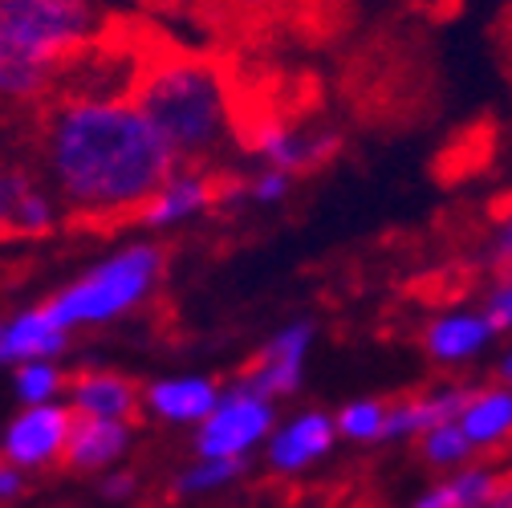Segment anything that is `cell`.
Instances as JSON below:
<instances>
[{"mask_svg": "<svg viewBox=\"0 0 512 508\" xmlns=\"http://www.w3.org/2000/svg\"><path fill=\"white\" fill-rule=\"evenodd\" d=\"M41 163L61 204L82 220H126L179 171L175 151L135 98H66L45 114Z\"/></svg>", "mask_w": 512, "mask_h": 508, "instance_id": "cell-1", "label": "cell"}, {"mask_svg": "<svg viewBox=\"0 0 512 508\" xmlns=\"http://www.w3.org/2000/svg\"><path fill=\"white\" fill-rule=\"evenodd\" d=\"M131 98L179 163L208 159L232 139L228 78L204 57H159L139 74Z\"/></svg>", "mask_w": 512, "mask_h": 508, "instance_id": "cell-2", "label": "cell"}, {"mask_svg": "<svg viewBox=\"0 0 512 508\" xmlns=\"http://www.w3.org/2000/svg\"><path fill=\"white\" fill-rule=\"evenodd\" d=\"M102 25L98 0H0V90L37 98Z\"/></svg>", "mask_w": 512, "mask_h": 508, "instance_id": "cell-3", "label": "cell"}, {"mask_svg": "<svg viewBox=\"0 0 512 508\" xmlns=\"http://www.w3.org/2000/svg\"><path fill=\"white\" fill-rule=\"evenodd\" d=\"M163 273V252L155 244H126L110 252L106 261L90 265L78 281L57 289L45 305L66 330L78 326H106L114 317L139 309Z\"/></svg>", "mask_w": 512, "mask_h": 508, "instance_id": "cell-4", "label": "cell"}, {"mask_svg": "<svg viewBox=\"0 0 512 508\" xmlns=\"http://www.w3.org/2000/svg\"><path fill=\"white\" fill-rule=\"evenodd\" d=\"M273 431H277L273 399L236 383L224 391L220 407L196 427V456L200 460H248L256 448H269Z\"/></svg>", "mask_w": 512, "mask_h": 508, "instance_id": "cell-5", "label": "cell"}, {"mask_svg": "<svg viewBox=\"0 0 512 508\" xmlns=\"http://www.w3.org/2000/svg\"><path fill=\"white\" fill-rule=\"evenodd\" d=\"M74 407L70 403H49V407H21L0 439V452L5 464L33 472V468H49L57 460H66L70 452V435H74Z\"/></svg>", "mask_w": 512, "mask_h": 508, "instance_id": "cell-6", "label": "cell"}, {"mask_svg": "<svg viewBox=\"0 0 512 508\" xmlns=\"http://www.w3.org/2000/svg\"><path fill=\"white\" fill-rule=\"evenodd\" d=\"M313 322H289L281 326L265 350L256 354L252 370L240 378L244 387H252L256 395H265V399H289L297 387H301V378H305V358H309V346H313Z\"/></svg>", "mask_w": 512, "mask_h": 508, "instance_id": "cell-7", "label": "cell"}, {"mask_svg": "<svg viewBox=\"0 0 512 508\" xmlns=\"http://www.w3.org/2000/svg\"><path fill=\"white\" fill-rule=\"evenodd\" d=\"M338 439H342V435H338V419H334V415H326V411H301V415L277 423L265 456H269V468H273V472L297 476V472H305L309 464L326 460Z\"/></svg>", "mask_w": 512, "mask_h": 508, "instance_id": "cell-8", "label": "cell"}, {"mask_svg": "<svg viewBox=\"0 0 512 508\" xmlns=\"http://www.w3.org/2000/svg\"><path fill=\"white\" fill-rule=\"evenodd\" d=\"M70 346V330L57 322L49 305H33L13 313L0 326V362L5 366H25V362H57Z\"/></svg>", "mask_w": 512, "mask_h": 508, "instance_id": "cell-9", "label": "cell"}, {"mask_svg": "<svg viewBox=\"0 0 512 508\" xmlns=\"http://www.w3.org/2000/svg\"><path fill=\"white\" fill-rule=\"evenodd\" d=\"M248 147L261 155L269 167L293 175V171H309L317 163H326L338 151V135H330V131H297V126L265 118V122L252 126Z\"/></svg>", "mask_w": 512, "mask_h": 508, "instance_id": "cell-10", "label": "cell"}, {"mask_svg": "<svg viewBox=\"0 0 512 508\" xmlns=\"http://www.w3.org/2000/svg\"><path fill=\"white\" fill-rule=\"evenodd\" d=\"M224 391L204 374H175V378H155L143 391V407L163 419V423H179V427H200L216 407H220Z\"/></svg>", "mask_w": 512, "mask_h": 508, "instance_id": "cell-11", "label": "cell"}, {"mask_svg": "<svg viewBox=\"0 0 512 508\" xmlns=\"http://www.w3.org/2000/svg\"><path fill=\"white\" fill-rule=\"evenodd\" d=\"M216 200H220V187H216L208 175H200V171H175V175L159 187V192H155V200L139 212V224L151 228V232L179 228V224H187V220L204 216Z\"/></svg>", "mask_w": 512, "mask_h": 508, "instance_id": "cell-12", "label": "cell"}, {"mask_svg": "<svg viewBox=\"0 0 512 508\" xmlns=\"http://www.w3.org/2000/svg\"><path fill=\"white\" fill-rule=\"evenodd\" d=\"M492 338H496V330H492L484 309L480 313L476 309H452V313H439L423 330V350L443 366H460V362H472L476 354H484Z\"/></svg>", "mask_w": 512, "mask_h": 508, "instance_id": "cell-13", "label": "cell"}, {"mask_svg": "<svg viewBox=\"0 0 512 508\" xmlns=\"http://www.w3.org/2000/svg\"><path fill=\"white\" fill-rule=\"evenodd\" d=\"M143 395L131 378L110 370H82L70 383V407L78 419H126L139 411Z\"/></svg>", "mask_w": 512, "mask_h": 508, "instance_id": "cell-14", "label": "cell"}, {"mask_svg": "<svg viewBox=\"0 0 512 508\" xmlns=\"http://www.w3.org/2000/svg\"><path fill=\"white\" fill-rule=\"evenodd\" d=\"M131 423L126 419H78L70 435V468L78 472H114V464L131 452Z\"/></svg>", "mask_w": 512, "mask_h": 508, "instance_id": "cell-15", "label": "cell"}, {"mask_svg": "<svg viewBox=\"0 0 512 508\" xmlns=\"http://www.w3.org/2000/svg\"><path fill=\"white\" fill-rule=\"evenodd\" d=\"M0 212H5V228L13 236H45L57 228V200L21 171H9L0 183Z\"/></svg>", "mask_w": 512, "mask_h": 508, "instance_id": "cell-16", "label": "cell"}, {"mask_svg": "<svg viewBox=\"0 0 512 508\" xmlns=\"http://www.w3.org/2000/svg\"><path fill=\"white\" fill-rule=\"evenodd\" d=\"M464 435L476 448H496V443L512 439V387H484L472 395L464 419Z\"/></svg>", "mask_w": 512, "mask_h": 508, "instance_id": "cell-17", "label": "cell"}, {"mask_svg": "<svg viewBox=\"0 0 512 508\" xmlns=\"http://www.w3.org/2000/svg\"><path fill=\"white\" fill-rule=\"evenodd\" d=\"M13 395L21 407H49L61 403V395H70L66 370L57 362H25L13 370Z\"/></svg>", "mask_w": 512, "mask_h": 508, "instance_id": "cell-18", "label": "cell"}, {"mask_svg": "<svg viewBox=\"0 0 512 508\" xmlns=\"http://www.w3.org/2000/svg\"><path fill=\"white\" fill-rule=\"evenodd\" d=\"M387 415H391V407L382 399H354L334 419H338V435L342 439H350V443H378V439H387Z\"/></svg>", "mask_w": 512, "mask_h": 508, "instance_id": "cell-19", "label": "cell"}, {"mask_svg": "<svg viewBox=\"0 0 512 508\" xmlns=\"http://www.w3.org/2000/svg\"><path fill=\"white\" fill-rule=\"evenodd\" d=\"M240 476H244V460H196L175 476V492L179 496H208V492L228 488Z\"/></svg>", "mask_w": 512, "mask_h": 508, "instance_id": "cell-20", "label": "cell"}, {"mask_svg": "<svg viewBox=\"0 0 512 508\" xmlns=\"http://www.w3.org/2000/svg\"><path fill=\"white\" fill-rule=\"evenodd\" d=\"M423 456L435 464V468H460L468 464V456L476 452V443L464 435L460 423H443V427H431L423 439H419Z\"/></svg>", "mask_w": 512, "mask_h": 508, "instance_id": "cell-21", "label": "cell"}, {"mask_svg": "<svg viewBox=\"0 0 512 508\" xmlns=\"http://www.w3.org/2000/svg\"><path fill=\"white\" fill-rule=\"evenodd\" d=\"M289 187H293V175L289 171H277V167H265L261 175L248 179V192H252L256 204H281L289 196Z\"/></svg>", "mask_w": 512, "mask_h": 508, "instance_id": "cell-22", "label": "cell"}, {"mask_svg": "<svg viewBox=\"0 0 512 508\" xmlns=\"http://www.w3.org/2000/svg\"><path fill=\"white\" fill-rule=\"evenodd\" d=\"M423 439V423H419V407H415V395L411 399H399L391 403V415H387V439Z\"/></svg>", "mask_w": 512, "mask_h": 508, "instance_id": "cell-23", "label": "cell"}, {"mask_svg": "<svg viewBox=\"0 0 512 508\" xmlns=\"http://www.w3.org/2000/svg\"><path fill=\"white\" fill-rule=\"evenodd\" d=\"M484 313H488V322H492L496 334H508V330H512V277H504V281L488 293Z\"/></svg>", "mask_w": 512, "mask_h": 508, "instance_id": "cell-24", "label": "cell"}, {"mask_svg": "<svg viewBox=\"0 0 512 508\" xmlns=\"http://www.w3.org/2000/svg\"><path fill=\"white\" fill-rule=\"evenodd\" d=\"M131 492H135V476L122 472V468H114V472H106V476L98 480V496H102V500H126Z\"/></svg>", "mask_w": 512, "mask_h": 508, "instance_id": "cell-25", "label": "cell"}, {"mask_svg": "<svg viewBox=\"0 0 512 508\" xmlns=\"http://www.w3.org/2000/svg\"><path fill=\"white\" fill-rule=\"evenodd\" d=\"M411 508H460V496H456V488H452V480H443V484H435V488H427Z\"/></svg>", "mask_w": 512, "mask_h": 508, "instance_id": "cell-26", "label": "cell"}, {"mask_svg": "<svg viewBox=\"0 0 512 508\" xmlns=\"http://www.w3.org/2000/svg\"><path fill=\"white\" fill-rule=\"evenodd\" d=\"M21 488H25V472H21V468H13V464L0 468V496H5V500H17Z\"/></svg>", "mask_w": 512, "mask_h": 508, "instance_id": "cell-27", "label": "cell"}, {"mask_svg": "<svg viewBox=\"0 0 512 508\" xmlns=\"http://www.w3.org/2000/svg\"><path fill=\"white\" fill-rule=\"evenodd\" d=\"M484 508H512V484H508V488H504V492H500L492 504H484Z\"/></svg>", "mask_w": 512, "mask_h": 508, "instance_id": "cell-28", "label": "cell"}, {"mask_svg": "<svg viewBox=\"0 0 512 508\" xmlns=\"http://www.w3.org/2000/svg\"><path fill=\"white\" fill-rule=\"evenodd\" d=\"M500 378H504V383L512 387V350H508V354L500 358Z\"/></svg>", "mask_w": 512, "mask_h": 508, "instance_id": "cell-29", "label": "cell"}, {"mask_svg": "<svg viewBox=\"0 0 512 508\" xmlns=\"http://www.w3.org/2000/svg\"><path fill=\"white\" fill-rule=\"evenodd\" d=\"M236 5H240V9H269L273 0H236Z\"/></svg>", "mask_w": 512, "mask_h": 508, "instance_id": "cell-30", "label": "cell"}, {"mask_svg": "<svg viewBox=\"0 0 512 508\" xmlns=\"http://www.w3.org/2000/svg\"><path fill=\"white\" fill-rule=\"evenodd\" d=\"M167 5H200V0H167Z\"/></svg>", "mask_w": 512, "mask_h": 508, "instance_id": "cell-31", "label": "cell"}, {"mask_svg": "<svg viewBox=\"0 0 512 508\" xmlns=\"http://www.w3.org/2000/svg\"><path fill=\"white\" fill-rule=\"evenodd\" d=\"M508 220H512V208H508Z\"/></svg>", "mask_w": 512, "mask_h": 508, "instance_id": "cell-32", "label": "cell"}]
</instances>
